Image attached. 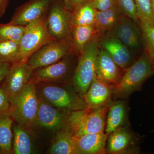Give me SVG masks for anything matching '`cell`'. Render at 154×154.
Wrapping results in <instances>:
<instances>
[{
	"label": "cell",
	"mask_w": 154,
	"mask_h": 154,
	"mask_svg": "<svg viewBox=\"0 0 154 154\" xmlns=\"http://www.w3.org/2000/svg\"><path fill=\"white\" fill-rule=\"evenodd\" d=\"M37 94L51 105L69 113L87 108L82 96L71 82L66 84H36Z\"/></svg>",
	"instance_id": "1"
},
{
	"label": "cell",
	"mask_w": 154,
	"mask_h": 154,
	"mask_svg": "<svg viewBox=\"0 0 154 154\" xmlns=\"http://www.w3.org/2000/svg\"><path fill=\"white\" fill-rule=\"evenodd\" d=\"M9 115L20 126L33 131L36 128L38 97L36 84L33 81L11 101Z\"/></svg>",
	"instance_id": "2"
},
{
	"label": "cell",
	"mask_w": 154,
	"mask_h": 154,
	"mask_svg": "<svg viewBox=\"0 0 154 154\" xmlns=\"http://www.w3.org/2000/svg\"><path fill=\"white\" fill-rule=\"evenodd\" d=\"M152 63L148 53L143 50L137 60L125 70L120 82L113 89V95L126 98L140 91L146 80L154 74Z\"/></svg>",
	"instance_id": "3"
},
{
	"label": "cell",
	"mask_w": 154,
	"mask_h": 154,
	"mask_svg": "<svg viewBox=\"0 0 154 154\" xmlns=\"http://www.w3.org/2000/svg\"><path fill=\"white\" fill-rule=\"evenodd\" d=\"M99 50V38L95 35L79 56L71 83L77 93L82 97L95 77L96 59Z\"/></svg>",
	"instance_id": "4"
},
{
	"label": "cell",
	"mask_w": 154,
	"mask_h": 154,
	"mask_svg": "<svg viewBox=\"0 0 154 154\" xmlns=\"http://www.w3.org/2000/svg\"><path fill=\"white\" fill-rule=\"evenodd\" d=\"M110 103L96 109L86 108L70 113L66 126L75 136L104 132Z\"/></svg>",
	"instance_id": "5"
},
{
	"label": "cell",
	"mask_w": 154,
	"mask_h": 154,
	"mask_svg": "<svg viewBox=\"0 0 154 154\" xmlns=\"http://www.w3.org/2000/svg\"><path fill=\"white\" fill-rule=\"evenodd\" d=\"M79 56L71 52L48 66L34 70L32 80L36 84L71 83L76 68Z\"/></svg>",
	"instance_id": "6"
},
{
	"label": "cell",
	"mask_w": 154,
	"mask_h": 154,
	"mask_svg": "<svg viewBox=\"0 0 154 154\" xmlns=\"http://www.w3.org/2000/svg\"><path fill=\"white\" fill-rule=\"evenodd\" d=\"M72 11L62 0H54L45 18L46 29L51 38L70 40Z\"/></svg>",
	"instance_id": "7"
},
{
	"label": "cell",
	"mask_w": 154,
	"mask_h": 154,
	"mask_svg": "<svg viewBox=\"0 0 154 154\" xmlns=\"http://www.w3.org/2000/svg\"><path fill=\"white\" fill-rule=\"evenodd\" d=\"M71 52L70 40L51 39L33 53L27 62L34 70L55 63Z\"/></svg>",
	"instance_id": "8"
},
{
	"label": "cell",
	"mask_w": 154,
	"mask_h": 154,
	"mask_svg": "<svg viewBox=\"0 0 154 154\" xmlns=\"http://www.w3.org/2000/svg\"><path fill=\"white\" fill-rule=\"evenodd\" d=\"M45 18L26 26L19 42L20 51L18 62H27L33 53L52 39L46 29Z\"/></svg>",
	"instance_id": "9"
},
{
	"label": "cell",
	"mask_w": 154,
	"mask_h": 154,
	"mask_svg": "<svg viewBox=\"0 0 154 154\" xmlns=\"http://www.w3.org/2000/svg\"><path fill=\"white\" fill-rule=\"evenodd\" d=\"M33 72L27 62H18L11 65L1 85L10 101L20 94L31 82Z\"/></svg>",
	"instance_id": "10"
},
{
	"label": "cell",
	"mask_w": 154,
	"mask_h": 154,
	"mask_svg": "<svg viewBox=\"0 0 154 154\" xmlns=\"http://www.w3.org/2000/svg\"><path fill=\"white\" fill-rule=\"evenodd\" d=\"M109 33L118 38L134 54L143 50L142 35L138 23L122 15Z\"/></svg>",
	"instance_id": "11"
},
{
	"label": "cell",
	"mask_w": 154,
	"mask_h": 154,
	"mask_svg": "<svg viewBox=\"0 0 154 154\" xmlns=\"http://www.w3.org/2000/svg\"><path fill=\"white\" fill-rule=\"evenodd\" d=\"M54 0H29L18 7L10 22L22 26L42 20L46 17Z\"/></svg>",
	"instance_id": "12"
},
{
	"label": "cell",
	"mask_w": 154,
	"mask_h": 154,
	"mask_svg": "<svg viewBox=\"0 0 154 154\" xmlns=\"http://www.w3.org/2000/svg\"><path fill=\"white\" fill-rule=\"evenodd\" d=\"M38 97L36 128L39 127L56 131L66 126L69 113L51 105L38 95Z\"/></svg>",
	"instance_id": "13"
},
{
	"label": "cell",
	"mask_w": 154,
	"mask_h": 154,
	"mask_svg": "<svg viewBox=\"0 0 154 154\" xmlns=\"http://www.w3.org/2000/svg\"><path fill=\"white\" fill-rule=\"evenodd\" d=\"M99 39L100 48L107 51L122 69H126L137 59L135 54L111 33H107Z\"/></svg>",
	"instance_id": "14"
},
{
	"label": "cell",
	"mask_w": 154,
	"mask_h": 154,
	"mask_svg": "<svg viewBox=\"0 0 154 154\" xmlns=\"http://www.w3.org/2000/svg\"><path fill=\"white\" fill-rule=\"evenodd\" d=\"M125 70L107 51L100 48L96 61L95 76L97 79L114 89L120 82Z\"/></svg>",
	"instance_id": "15"
},
{
	"label": "cell",
	"mask_w": 154,
	"mask_h": 154,
	"mask_svg": "<svg viewBox=\"0 0 154 154\" xmlns=\"http://www.w3.org/2000/svg\"><path fill=\"white\" fill-rule=\"evenodd\" d=\"M113 95V88L95 76L83 98L87 108L96 109L110 104Z\"/></svg>",
	"instance_id": "16"
},
{
	"label": "cell",
	"mask_w": 154,
	"mask_h": 154,
	"mask_svg": "<svg viewBox=\"0 0 154 154\" xmlns=\"http://www.w3.org/2000/svg\"><path fill=\"white\" fill-rule=\"evenodd\" d=\"M133 135L123 127L119 128L108 135L107 142V153L121 154L132 152H137L139 149L135 145Z\"/></svg>",
	"instance_id": "17"
},
{
	"label": "cell",
	"mask_w": 154,
	"mask_h": 154,
	"mask_svg": "<svg viewBox=\"0 0 154 154\" xmlns=\"http://www.w3.org/2000/svg\"><path fill=\"white\" fill-rule=\"evenodd\" d=\"M108 135L103 132L75 136L77 154H107Z\"/></svg>",
	"instance_id": "18"
},
{
	"label": "cell",
	"mask_w": 154,
	"mask_h": 154,
	"mask_svg": "<svg viewBox=\"0 0 154 154\" xmlns=\"http://www.w3.org/2000/svg\"><path fill=\"white\" fill-rule=\"evenodd\" d=\"M13 141L12 150L14 154L35 153L32 132L14 121L12 126Z\"/></svg>",
	"instance_id": "19"
},
{
	"label": "cell",
	"mask_w": 154,
	"mask_h": 154,
	"mask_svg": "<svg viewBox=\"0 0 154 154\" xmlns=\"http://www.w3.org/2000/svg\"><path fill=\"white\" fill-rule=\"evenodd\" d=\"M48 152L50 154H77L74 134L66 125L56 131Z\"/></svg>",
	"instance_id": "20"
},
{
	"label": "cell",
	"mask_w": 154,
	"mask_h": 154,
	"mask_svg": "<svg viewBox=\"0 0 154 154\" xmlns=\"http://www.w3.org/2000/svg\"><path fill=\"white\" fill-rule=\"evenodd\" d=\"M122 15L116 6L106 11H97L94 26L97 37L101 38L110 32Z\"/></svg>",
	"instance_id": "21"
},
{
	"label": "cell",
	"mask_w": 154,
	"mask_h": 154,
	"mask_svg": "<svg viewBox=\"0 0 154 154\" xmlns=\"http://www.w3.org/2000/svg\"><path fill=\"white\" fill-rule=\"evenodd\" d=\"M126 116L125 102L121 100L111 102L106 117L105 133L109 135L119 128L123 127Z\"/></svg>",
	"instance_id": "22"
},
{
	"label": "cell",
	"mask_w": 154,
	"mask_h": 154,
	"mask_svg": "<svg viewBox=\"0 0 154 154\" xmlns=\"http://www.w3.org/2000/svg\"><path fill=\"white\" fill-rule=\"evenodd\" d=\"M95 35L94 25L78 26L72 28L70 42L72 52L79 55Z\"/></svg>",
	"instance_id": "23"
},
{
	"label": "cell",
	"mask_w": 154,
	"mask_h": 154,
	"mask_svg": "<svg viewBox=\"0 0 154 154\" xmlns=\"http://www.w3.org/2000/svg\"><path fill=\"white\" fill-rule=\"evenodd\" d=\"M97 11L89 0L77 7L72 12L71 25L78 26L94 25Z\"/></svg>",
	"instance_id": "24"
},
{
	"label": "cell",
	"mask_w": 154,
	"mask_h": 154,
	"mask_svg": "<svg viewBox=\"0 0 154 154\" xmlns=\"http://www.w3.org/2000/svg\"><path fill=\"white\" fill-rule=\"evenodd\" d=\"M14 119L5 113L0 115V148L7 154H13V126Z\"/></svg>",
	"instance_id": "25"
},
{
	"label": "cell",
	"mask_w": 154,
	"mask_h": 154,
	"mask_svg": "<svg viewBox=\"0 0 154 154\" xmlns=\"http://www.w3.org/2000/svg\"><path fill=\"white\" fill-rule=\"evenodd\" d=\"M20 51L19 42L13 41L0 42V63L11 65L18 62Z\"/></svg>",
	"instance_id": "26"
},
{
	"label": "cell",
	"mask_w": 154,
	"mask_h": 154,
	"mask_svg": "<svg viewBox=\"0 0 154 154\" xmlns=\"http://www.w3.org/2000/svg\"><path fill=\"white\" fill-rule=\"evenodd\" d=\"M142 35L143 50L148 53L154 62V22H147L138 20Z\"/></svg>",
	"instance_id": "27"
},
{
	"label": "cell",
	"mask_w": 154,
	"mask_h": 154,
	"mask_svg": "<svg viewBox=\"0 0 154 154\" xmlns=\"http://www.w3.org/2000/svg\"><path fill=\"white\" fill-rule=\"evenodd\" d=\"M26 26H20L9 22L0 24V42L13 41L19 42L25 33Z\"/></svg>",
	"instance_id": "28"
},
{
	"label": "cell",
	"mask_w": 154,
	"mask_h": 154,
	"mask_svg": "<svg viewBox=\"0 0 154 154\" xmlns=\"http://www.w3.org/2000/svg\"><path fill=\"white\" fill-rule=\"evenodd\" d=\"M138 20L154 22L151 0H134Z\"/></svg>",
	"instance_id": "29"
},
{
	"label": "cell",
	"mask_w": 154,
	"mask_h": 154,
	"mask_svg": "<svg viewBox=\"0 0 154 154\" xmlns=\"http://www.w3.org/2000/svg\"><path fill=\"white\" fill-rule=\"evenodd\" d=\"M116 6L122 14L138 23L136 9L134 0H115Z\"/></svg>",
	"instance_id": "30"
},
{
	"label": "cell",
	"mask_w": 154,
	"mask_h": 154,
	"mask_svg": "<svg viewBox=\"0 0 154 154\" xmlns=\"http://www.w3.org/2000/svg\"><path fill=\"white\" fill-rule=\"evenodd\" d=\"M11 101L2 87L0 86V115L9 113Z\"/></svg>",
	"instance_id": "31"
},
{
	"label": "cell",
	"mask_w": 154,
	"mask_h": 154,
	"mask_svg": "<svg viewBox=\"0 0 154 154\" xmlns=\"http://www.w3.org/2000/svg\"><path fill=\"white\" fill-rule=\"evenodd\" d=\"M97 11H106L116 6L115 0H89Z\"/></svg>",
	"instance_id": "32"
},
{
	"label": "cell",
	"mask_w": 154,
	"mask_h": 154,
	"mask_svg": "<svg viewBox=\"0 0 154 154\" xmlns=\"http://www.w3.org/2000/svg\"><path fill=\"white\" fill-rule=\"evenodd\" d=\"M88 1V0H66L64 3L67 8L72 12L77 7Z\"/></svg>",
	"instance_id": "33"
},
{
	"label": "cell",
	"mask_w": 154,
	"mask_h": 154,
	"mask_svg": "<svg viewBox=\"0 0 154 154\" xmlns=\"http://www.w3.org/2000/svg\"><path fill=\"white\" fill-rule=\"evenodd\" d=\"M11 66V64H10L0 63V86L8 72Z\"/></svg>",
	"instance_id": "34"
},
{
	"label": "cell",
	"mask_w": 154,
	"mask_h": 154,
	"mask_svg": "<svg viewBox=\"0 0 154 154\" xmlns=\"http://www.w3.org/2000/svg\"><path fill=\"white\" fill-rule=\"evenodd\" d=\"M9 0H0V4L5 10L8 6Z\"/></svg>",
	"instance_id": "35"
},
{
	"label": "cell",
	"mask_w": 154,
	"mask_h": 154,
	"mask_svg": "<svg viewBox=\"0 0 154 154\" xmlns=\"http://www.w3.org/2000/svg\"><path fill=\"white\" fill-rule=\"evenodd\" d=\"M6 10L4 8L3 6L0 4V18L4 15L5 12Z\"/></svg>",
	"instance_id": "36"
},
{
	"label": "cell",
	"mask_w": 154,
	"mask_h": 154,
	"mask_svg": "<svg viewBox=\"0 0 154 154\" xmlns=\"http://www.w3.org/2000/svg\"><path fill=\"white\" fill-rule=\"evenodd\" d=\"M152 8L153 14L154 17V0H151Z\"/></svg>",
	"instance_id": "37"
},
{
	"label": "cell",
	"mask_w": 154,
	"mask_h": 154,
	"mask_svg": "<svg viewBox=\"0 0 154 154\" xmlns=\"http://www.w3.org/2000/svg\"><path fill=\"white\" fill-rule=\"evenodd\" d=\"M0 154H7L5 151L3 150L2 149L0 148Z\"/></svg>",
	"instance_id": "38"
},
{
	"label": "cell",
	"mask_w": 154,
	"mask_h": 154,
	"mask_svg": "<svg viewBox=\"0 0 154 154\" xmlns=\"http://www.w3.org/2000/svg\"><path fill=\"white\" fill-rule=\"evenodd\" d=\"M152 66H153V72H154V62H153Z\"/></svg>",
	"instance_id": "39"
},
{
	"label": "cell",
	"mask_w": 154,
	"mask_h": 154,
	"mask_svg": "<svg viewBox=\"0 0 154 154\" xmlns=\"http://www.w3.org/2000/svg\"><path fill=\"white\" fill-rule=\"evenodd\" d=\"M62 1H63V2H65L66 1V0H62Z\"/></svg>",
	"instance_id": "40"
}]
</instances>
